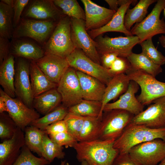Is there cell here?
<instances>
[{
	"mask_svg": "<svg viewBox=\"0 0 165 165\" xmlns=\"http://www.w3.org/2000/svg\"><path fill=\"white\" fill-rule=\"evenodd\" d=\"M114 139H99L86 142H78L74 148L80 162L86 161L88 165H112L118 155L114 147Z\"/></svg>",
	"mask_w": 165,
	"mask_h": 165,
	"instance_id": "cell-1",
	"label": "cell"
},
{
	"mask_svg": "<svg viewBox=\"0 0 165 165\" xmlns=\"http://www.w3.org/2000/svg\"><path fill=\"white\" fill-rule=\"evenodd\" d=\"M156 139L165 141V129H153L130 123L115 141L114 147L119 154L127 153L136 145Z\"/></svg>",
	"mask_w": 165,
	"mask_h": 165,
	"instance_id": "cell-2",
	"label": "cell"
},
{
	"mask_svg": "<svg viewBox=\"0 0 165 165\" xmlns=\"http://www.w3.org/2000/svg\"><path fill=\"white\" fill-rule=\"evenodd\" d=\"M43 49L45 54L66 58L75 49L71 37L70 18L65 16L57 23Z\"/></svg>",
	"mask_w": 165,
	"mask_h": 165,
	"instance_id": "cell-3",
	"label": "cell"
},
{
	"mask_svg": "<svg viewBox=\"0 0 165 165\" xmlns=\"http://www.w3.org/2000/svg\"><path fill=\"white\" fill-rule=\"evenodd\" d=\"M130 80L135 82L140 87L141 93L137 99L143 105L150 104L156 99L165 97V82L144 71L132 68L126 72Z\"/></svg>",
	"mask_w": 165,
	"mask_h": 165,
	"instance_id": "cell-4",
	"label": "cell"
},
{
	"mask_svg": "<svg viewBox=\"0 0 165 165\" xmlns=\"http://www.w3.org/2000/svg\"><path fill=\"white\" fill-rule=\"evenodd\" d=\"M6 112L17 127L24 131L25 128L40 117L39 114L28 107L18 98H12L0 89V113Z\"/></svg>",
	"mask_w": 165,
	"mask_h": 165,
	"instance_id": "cell-5",
	"label": "cell"
},
{
	"mask_svg": "<svg viewBox=\"0 0 165 165\" xmlns=\"http://www.w3.org/2000/svg\"><path fill=\"white\" fill-rule=\"evenodd\" d=\"M58 22L21 18L14 29L12 38H29L44 46Z\"/></svg>",
	"mask_w": 165,
	"mask_h": 165,
	"instance_id": "cell-6",
	"label": "cell"
},
{
	"mask_svg": "<svg viewBox=\"0 0 165 165\" xmlns=\"http://www.w3.org/2000/svg\"><path fill=\"white\" fill-rule=\"evenodd\" d=\"M165 8V0H157L150 13L131 28L130 32L133 35L138 37L140 43L156 35L165 34V21L163 18H160V13Z\"/></svg>",
	"mask_w": 165,
	"mask_h": 165,
	"instance_id": "cell-7",
	"label": "cell"
},
{
	"mask_svg": "<svg viewBox=\"0 0 165 165\" xmlns=\"http://www.w3.org/2000/svg\"><path fill=\"white\" fill-rule=\"evenodd\" d=\"M102 116L99 139L116 140L122 134L134 116L121 109H113L105 112Z\"/></svg>",
	"mask_w": 165,
	"mask_h": 165,
	"instance_id": "cell-8",
	"label": "cell"
},
{
	"mask_svg": "<svg viewBox=\"0 0 165 165\" xmlns=\"http://www.w3.org/2000/svg\"><path fill=\"white\" fill-rule=\"evenodd\" d=\"M66 59L70 67L97 78L106 86L113 77L108 69L95 62L80 49L75 48Z\"/></svg>",
	"mask_w": 165,
	"mask_h": 165,
	"instance_id": "cell-9",
	"label": "cell"
},
{
	"mask_svg": "<svg viewBox=\"0 0 165 165\" xmlns=\"http://www.w3.org/2000/svg\"><path fill=\"white\" fill-rule=\"evenodd\" d=\"M128 153L140 165H156L165 157V141L156 139L143 143L132 147Z\"/></svg>",
	"mask_w": 165,
	"mask_h": 165,
	"instance_id": "cell-10",
	"label": "cell"
},
{
	"mask_svg": "<svg viewBox=\"0 0 165 165\" xmlns=\"http://www.w3.org/2000/svg\"><path fill=\"white\" fill-rule=\"evenodd\" d=\"M14 86L16 96L30 108H33L34 97L30 79V61L16 57Z\"/></svg>",
	"mask_w": 165,
	"mask_h": 165,
	"instance_id": "cell-11",
	"label": "cell"
},
{
	"mask_svg": "<svg viewBox=\"0 0 165 165\" xmlns=\"http://www.w3.org/2000/svg\"><path fill=\"white\" fill-rule=\"evenodd\" d=\"M94 40L99 54L114 53L119 57L126 58L133 53L134 47L140 43L138 37L134 35L111 38L101 35Z\"/></svg>",
	"mask_w": 165,
	"mask_h": 165,
	"instance_id": "cell-12",
	"label": "cell"
},
{
	"mask_svg": "<svg viewBox=\"0 0 165 165\" xmlns=\"http://www.w3.org/2000/svg\"><path fill=\"white\" fill-rule=\"evenodd\" d=\"M71 37L75 48L81 50L95 62L100 64L101 61L95 42L86 29L85 20L70 18Z\"/></svg>",
	"mask_w": 165,
	"mask_h": 165,
	"instance_id": "cell-13",
	"label": "cell"
},
{
	"mask_svg": "<svg viewBox=\"0 0 165 165\" xmlns=\"http://www.w3.org/2000/svg\"><path fill=\"white\" fill-rule=\"evenodd\" d=\"M57 89L61 95L63 105L69 108L80 102L82 96L76 70L69 67L58 84Z\"/></svg>",
	"mask_w": 165,
	"mask_h": 165,
	"instance_id": "cell-14",
	"label": "cell"
},
{
	"mask_svg": "<svg viewBox=\"0 0 165 165\" xmlns=\"http://www.w3.org/2000/svg\"><path fill=\"white\" fill-rule=\"evenodd\" d=\"M66 16L57 8L53 0H34L29 1L23 11L22 18L58 22Z\"/></svg>",
	"mask_w": 165,
	"mask_h": 165,
	"instance_id": "cell-15",
	"label": "cell"
},
{
	"mask_svg": "<svg viewBox=\"0 0 165 165\" xmlns=\"http://www.w3.org/2000/svg\"><path fill=\"white\" fill-rule=\"evenodd\" d=\"M153 104L135 116L130 123L153 129H165V97L158 98Z\"/></svg>",
	"mask_w": 165,
	"mask_h": 165,
	"instance_id": "cell-16",
	"label": "cell"
},
{
	"mask_svg": "<svg viewBox=\"0 0 165 165\" xmlns=\"http://www.w3.org/2000/svg\"><path fill=\"white\" fill-rule=\"evenodd\" d=\"M85 8V28L87 31L100 28L107 24L116 12L101 6L90 0H81Z\"/></svg>",
	"mask_w": 165,
	"mask_h": 165,
	"instance_id": "cell-17",
	"label": "cell"
},
{
	"mask_svg": "<svg viewBox=\"0 0 165 165\" xmlns=\"http://www.w3.org/2000/svg\"><path fill=\"white\" fill-rule=\"evenodd\" d=\"M139 86L135 82L130 80L126 91L116 101L107 104L104 107L103 112L121 109L127 111L134 116L142 112L144 106L139 101L135 96Z\"/></svg>",
	"mask_w": 165,
	"mask_h": 165,
	"instance_id": "cell-18",
	"label": "cell"
},
{
	"mask_svg": "<svg viewBox=\"0 0 165 165\" xmlns=\"http://www.w3.org/2000/svg\"><path fill=\"white\" fill-rule=\"evenodd\" d=\"M35 61L47 78L57 84L70 67L66 58L51 54H45Z\"/></svg>",
	"mask_w": 165,
	"mask_h": 165,
	"instance_id": "cell-19",
	"label": "cell"
},
{
	"mask_svg": "<svg viewBox=\"0 0 165 165\" xmlns=\"http://www.w3.org/2000/svg\"><path fill=\"white\" fill-rule=\"evenodd\" d=\"M24 145V132L17 127L12 138L0 144V165H13Z\"/></svg>",
	"mask_w": 165,
	"mask_h": 165,
	"instance_id": "cell-20",
	"label": "cell"
},
{
	"mask_svg": "<svg viewBox=\"0 0 165 165\" xmlns=\"http://www.w3.org/2000/svg\"><path fill=\"white\" fill-rule=\"evenodd\" d=\"M9 53L15 57L36 61L45 55L43 49L33 41L24 38H12Z\"/></svg>",
	"mask_w": 165,
	"mask_h": 165,
	"instance_id": "cell-21",
	"label": "cell"
},
{
	"mask_svg": "<svg viewBox=\"0 0 165 165\" xmlns=\"http://www.w3.org/2000/svg\"><path fill=\"white\" fill-rule=\"evenodd\" d=\"M137 2V0H130L127 3L119 7L111 20L105 25L97 29L88 31L91 38L94 40L104 33L111 31L121 32L127 36H133L130 31L127 30L125 27L124 19L130 4H135Z\"/></svg>",
	"mask_w": 165,
	"mask_h": 165,
	"instance_id": "cell-22",
	"label": "cell"
},
{
	"mask_svg": "<svg viewBox=\"0 0 165 165\" xmlns=\"http://www.w3.org/2000/svg\"><path fill=\"white\" fill-rule=\"evenodd\" d=\"M83 99L101 101L106 85L97 78L76 71Z\"/></svg>",
	"mask_w": 165,
	"mask_h": 165,
	"instance_id": "cell-23",
	"label": "cell"
},
{
	"mask_svg": "<svg viewBox=\"0 0 165 165\" xmlns=\"http://www.w3.org/2000/svg\"><path fill=\"white\" fill-rule=\"evenodd\" d=\"M130 81L128 75L125 74L117 75L113 77L106 86L101 101L102 107L100 118H102L105 105L110 101L124 93L128 88Z\"/></svg>",
	"mask_w": 165,
	"mask_h": 165,
	"instance_id": "cell-24",
	"label": "cell"
},
{
	"mask_svg": "<svg viewBox=\"0 0 165 165\" xmlns=\"http://www.w3.org/2000/svg\"><path fill=\"white\" fill-rule=\"evenodd\" d=\"M61 102L62 97L57 87L34 97L33 107L39 114L45 115L60 105Z\"/></svg>",
	"mask_w": 165,
	"mask_h": 165,
	"instance_id": "cell-25",
	"label": "cell"
},
{
	"mask_svg": "<svg viewBox=\"0 0 165 165\" xmlns=\"http://www.w3.org/2000/svg\"><path fill=\"white\" fill-rule=\"evenodd\" d=\"M15 57L10 54L0 64V84L4 92L12 98L16 97L14 86Z\"/></svg>",
	"mask_w": 165,
	"mask_h": 165,
	"instance_id": "cell-26",
	"label": "cell"
},
{
	"mask_svg": "<svg viewBox=\"0 0 165 165\" xmlns=\"http://www.w3.org/2000/svg\"><path fill=\"white\" fill-rule=\"evenodd\" d=\"M30 79L34 98L49 90L57 88L58 85L47 78L35 61H30Z\"/></svg>",
	"mask_w": 165,
	"mask_h": 165,
	"instance_id": "cell-27",
	"label": "cell"
},
{
	"mask_svg": "<svg viewBox=\"0 0 165 165\" xmlns=\"http://www.w3.org/2000/svg\"><path fill=\"white\" fill-rule=\"evenodd\" d=\"M157 1L156 0H140L134 8H128L124 19V24L126 29L130 31L134 24L142 21L145 17L148 7Z\"/></svg>",
	"mask_w": 165,
	"mask_h": 165,
	"instance_id": "cell-28",
	"label": "cell"
},
{
	"mask_svg": "<svg viewBox=\"0 0 165 165\" xmlns=\"http://www.w3.org/2000/svg\"><path fill=\"white\" fill-rule=\"evenodd\" d=\"M127 58L132 68L144 71L155 77L162 72L161 66L154 63L142 53H132Z\"/></svg>",
	"mask_w": 165,
	"mask_h": 165,
	"instance_id": "cell-29",
	"label": "cell"
},
{
	"mask_svg": "<svg viewBox=\"0 0 165 165\" xmlns=\"http://www.w3.org/2000/svg\"><path fill=\"white\" fill-rule=\"evenodd\" d=\"M84 117L78 142L89 141L99 139L102 119L94 116Z\"/></svg>",
	"mask_w": 165,
	"mask_h": 165,
	"instance_id": "cell-30",
	"label": "cell"
},
{
	"mask_svg": "<svg viewBox=\"0 0 165 165\" xmlns=\"http://www.w3.org/2000/svg\"><path fill=\"white\" fill-rule=\"evenodd\" d=\"M25 145L31 151L36 153L40 157L42 150L44 130L29 125L24 130Z\"/></svg>",
	"mask_w": 165,
	"mask_h": 165,
	"instance_id": "cell-31",
	"label": "cell"
},
{
	"mask_svg": "<svg viewBox=\"0 0 165 165\" xmlns=\"http://www.w3.org/2000/svg\"><path fill=\"white\" fill-rule=\"evenodd\" d=\"M13 8L0 1V36L12 39L14 30Z\"/></svg>",
	"mask_w": 165,
	"mask_h": 165,
	"instance_id": "cell-32",
	"label": "cell"
},
{
	"mask_svg": "<svg viewBox=\"0 0 165 165\" xmlns=\"http://www.w3.org/2000/svg\"><path fill=\"white\" fill-rule=\"evenodd\" d=\"M101 107V101L83 99L79 103L68 108V112L83 117L100 118Z\"/></svg>",
	"mask_w": 165,
	"mask_h": 165,
	"instance_id": "cell-33",
	"label": "cell"
},
{
	"mask_svg": "<svg viewBox=\"0 0 165 165\" xmlns=\"http://www.w3.org/2000/svg\"><path fill=\"white\" fill-rule=\"evenodd\" d=\"M68 112V108L62 104L43 116L35 119L30 125L44 130L47 127L51 124L64 120Z\"/></svg>",
	"mask_w": 165,
	"mask_h": 165,
	"instance_id": "cell-34",
	"label": "cell"
},
{
	"mask_svg": "<svg viewBox=\"0 0 165 165\" xmlns=\"http://www.w3.org/2000/svg\"><path fill=\"white\" fill-rule=\"evenodd\" d=\"M63 146H60L52 141L46 133L43 137L42 150V156L50 163L55 158L64 159L65 153Z\"/></svg>",
	"mask_w": 165,
	"mask_h": 165,
	"instance_id": "cell-35",
	"label": "cell"
},
{
	"mask_svg": "<svg viewBox=\"0 0 165 165\" xmlns=\"http://www.w3.org/2000/svg\"><path fill=\"white\" fill-rule=\"evenodd\" d=\"M55 5L70 18L85 20V11L76 0H53Z\"/></svg>",
	"mask_w": 165,
	"mask_h": 165,
	"instance_id": "cell-36",
	"label": "cell"
},
{
	"mask_svg": "<svg viewBox=\"0 0 165 165\" xmlns=\"http://www.w3.org/2000/svg\"><path fill=\"white\" fill-rule=\"evenodd\" d=\"M142 53L156 64L161 66L165 64V56L157 50L154 46L152 38H149L139 43Z\"/></svg>",
	"mask_w": 165,
	"mask_h": 165,
	"instance_id": "cell-37",
	"label": "cell"
},
{
	"mask_svg": "<svg viewBox=\"0 0 165 165\" xmlns=\"http://www.w3.org/2000/svg\"><path fill=\"white\" fill-rule=\"evenodd\" d=\"M50 163L42 157H37L25 145L13 165H47Z\"/></svg>",
	"mask_w": 165,
	"mask_h": 165,
	"instance_id": "cell-38",
	"label": "cell"
},
{
	"mask_svg": "<svg viewBox=\"0 0 165 165\" xmlns=\"http://www.w3.org/2000/svg\"><path fill=\"white\" fill-rule=\"evenodd\" d=\"M84 117L68 112L64 120L65 121L67 131L77 140L81 130Z\"/></svg>",
	"mask_w": 165,
	"mask_h": 165,
	"instance_id": "cell-39",
	"label": "cell"
},
{
	"mask_svg": "<svg viewBox=\"0 0 165 165\" xmlns=\"http://www.w3.org/2000/svg\"><path fill=\"white\" fill-rule=\"evenodd\" d=\"M17 127L8 115L4 112L0 114V138L3 141L12 138Z\"/></svg>",
	"mask_w": 165,
	"mask_h": 165,
	"instance_id": "cell-40",
	"label": "cell"
},
{
	"mask_svg": "<svg viewBox=\"0 0 165 165\" xmlns=\"http://www.w3.org/2000/svg\"><path fill=\"white\" fill-rule=\"evenodd\" d=\"M48 135L52 141L66 148H74L78 142L77 139L68 131Z\"/></svg>",
	"mask_w": 165,
	"mask_h": 165,
	"instance_id": "cell-41",
	"label": "cell"
},
{
	"mask_svg": "<svg viewBox=\"0 0 165 165\" xmlns=\"http://www.w3.org/2000/svg\"><path fill=\"white\" fill-rule=\"evenodd\" d=\"M131 65L127 58L118 57L108 69L113 76L121 74H125L130 68Z\"/></svg>",
	"mask_w": 165,
	"mask_h": 165,
	"instance_id": "cell-42",
	"label": "cell"
},
{
	"mask_svg": "<svg viewBox=\"0 0 165 165\" xmlns=\"http://www.w3.org/2000/svg\"><path fill=\"white\" fill-rule=\"evenodd\" d=\"M29 2V0H15L13 7V26L14 29L19 24L23 11Z\"/></svg>",
	"mask_w": 165,
	"mask_h": 165,
	"instance_id": "cell-43",
	"label": "cell"
},
{
	"mask_svg": "<svg viewBox=\"0 0 165 165\" xmlns=\"http://www.w3.org/2000/svg\"><path fill=\"white\" fill-rule=\"evenodd\" d=\"M44 131L48 135L67 131L65 121L64 119L53 123L47 127Z\"/></svg>",
	"mask_w": 165,
	"mask_h": 165,
	"instance_id": "cell-44",
	"label": "cell"
},
{
	"mask_svg": "<svg viewBox=\"0 0 165 165\" xmlns=\"http://www.w3.org/2000/svg\"><path fill=\"white\" fill-rule=\"evenodd\" d=\"M10 43L9 39L0 36V64L10 54Z\"/></svg>",
	"mask_w": 165,
	"mask_h": 165,
	"instance_id": "cell-45",
	"label": "cell"
},
{
	"mask_svg": "<svg viewBox=\"0 0 165 165\" xmlns=\"http://www.w3.org/2000/svg\"><path fill=\"white\" fill-rule=\"evenodd\" d=\"M112 165H140L135 162L128 153L119 154Z\"/></svg>",
	"mask_w": 165,
	"mask_h": 165,
	"instance_id": "cell-46",
	"label": "cell"
},
{
	"mask_svg": "<svg viewBox=\"0 0 165 165\" xmlns=\"http://www.w3.org/2000/svg\"><path fill=\"white\" fill-rule=\"evenodd\" d=\"M118 57V54L114 53H107L102 55L100 58L102 66L108 69Z\"/></svg>",
	"mask_w": 165,
	"mask_h": 165,
	"instance_id": "cell-47",
	"label": "cell"
},
{
	"mask_svg": "<svg viewBox=\"0 0 165 165\" xmlns=\"http://www.w3.org/2000/svg\"><path fill=\"white\" fill-rule=\"evenodd\" d=\"M105 1L108 4L110 9L116 12L120 6L119 0H105Z\"/></svg>",
	"mask_w": 165,
	"mask_h": 165,
	"instance_id": "cell-48",
	"label": "cell"
},
{
	"mask_svg": "<svg viewBox=\"0 0 165 165\" xmlns=\"http://www.w3.org/2000/svg\"><path fill=\"white\" fill-rule=\"evenodd\" d=\"M158 40L161 46L165 48V35H162L159 37Z\"/></svg>",
	"mask_w": 165,
	"mask_h": 165,
	"instance_id": "cell-49",
	"label": "cell"
},
{
	"mask_svg": "<svg viewBox=\"0 0 165 165\" xmlns=\"http://www.w3.org/2000/svg\"><path fill=\"white\" fill-rule=\"evenodd\" d=\"M2 2L8 6L12 7L13 8L14 0H1Z\"/></svg>",
	"mask_w": 165,
	"mask_h": 165,
	"instance_id": "cell-50",
	"label": "cell"
},
{
	"mask_svg": "<svg viewBox=\"0 0 165 165\" xmlns=\"http://www.w3.org/2000/svg\"><path fill=\"white\" fill-rule=\"evenodd\" d=\"M60 165H69V164L66 160H64L61 161Z\"/></svg>",
	"mask_w": 165,
	"mask_h": 165,
	"instance_id": "cell-51",
	"label": "cell"
},
{
	"mask_svg": "<svg viewBox=\"0 0 165 165\" xmlns=\"http://www.w3.org/2000/svg\"><path fill=\"white\" fill-rule=\"evenodd\" d=\"M159 165H165V157L160 162Z\"/></svg>",
	"mask_w": 165,
	"mask_h": 165,
	"instance_id": "cell-52",
	"label": "cell"
},
{
	"mask_svg": "<svg viewBox=\"0 0 165 165\" xmlns=\"http://www.w3.org/2000/svg\"><path fill=\"white\" fill-rule=\"evenodd\" d=\"M81 165H88L87 162L85 161H83L81 162Z\"/></svg>",
	"mask_w": 165,
	"mask_h": 165,
	"instance_id": "cell-53",
	"label": "cell"
},
{
	"mask_svg": "<svg viewBox=\"0 0 165 165\" xmlns=\"http://www.w3.org/2000/svg\"><path fill=\"white\" fill-rule=\"evenodd\" d=\"M164 15L165 16V8H164Z\"/></svg>",
	"mask_w": 165,
	"mask_h": 165,
	"instance_id": "cell-54",
	"label": "cell"
}]
</instances>
